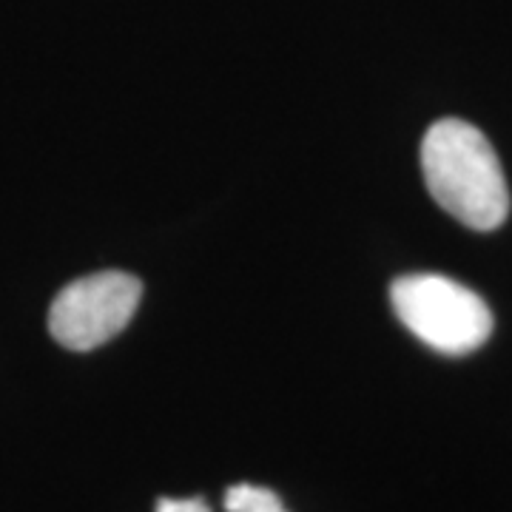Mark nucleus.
I'll list each match as a JSON object with an SVG mask.
<instances>
[{
	"mask_svg": "<svg viewBox=\"0 0 512 512\" xmlns=\"http://www.w3.org/2000/svg\"><path fill=\"white\" fill-rule=\"evenodd\" d=\"M421 171L433 200L473 231H495L510 214V191L490 140L467 120L433 123L421 143Z\"/></svg>",
	"mask_w": 512,
	"mask_h": 512,
	"instance_id": "f257e3e1",
	"label": "nucleus"
},
{
	"mask_svg": "<svg viewBox=\"0 0 512 512\" xmlns=\"http://www.w3.org/2000/svg\"><path fill=\"white\" fill-rule=\"evenodd\" d=\"M390 299L404 328L447 356L473 353L493 333V313L487 302L447 276H402L393 282Z\"/></svg>",
	"mask_w": 512,
	"mask_h": 512,
	"instance_id": "f03ea898",
	"label": "nucleus"
},
{
	"mask_svg": "<svg viewBox=\"0 0 512 512\" xmlns=\"http://www.w3.org/2000/svg\"><path fill=\"white\" fill-rule=\"evenodd\" d=\"M225 512H288L279 495L268 487L237 484L225 493Z\"/></svg>",
	"mask_w": 512,
	"mask_h": 512,
	"instance_id": "20e7f679",
	"label": "nucleus"
},
{
	"mask_svg": "<svg viewBox=\"0 0 512 512\" xmlns=\"http://www.w3.org/2000/svg\"><path fill=\"white\" fill-rule=\"evenodd\" d=\"M157 512H211L202 498H160Z\"/></svg>",
	"mask_w": 512,
	"mask_h": 512,
	"instance_id": "39448f33",
	"label": "nucleus"
},
{
	"mask_svg": "<svg viewBox=\"0 0 512 512\" xmlns=\"http://www.w3.org/2000/svg\"><path fill=\"white\" fill-rule=\"evenodd\" d=\"M140 279L120 271L74 279L57 293L49 311V333L63 348L94 350L126 330L140 305Z\"/></svg>",
	"mask_w": 512,
	"mask_h": 512,
	"instance_id": "7ed1b4c3",
	"label": "nucleus"
}]
</instances>
